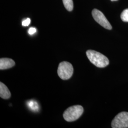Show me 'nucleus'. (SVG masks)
I'll use <instances>...</instances> for the list:
<instances>
[{"label":"nucleus","instance_id":"nucleus-1","mask_svg":"<svg viewBox=\"0 0 128 128\" xmlns=\"http://www.w3.org/2000/svg\"><path fill=\"white\" fill-rule=\"evenodd\" d=\"M88 58L92 64L98 68H104L109 64V60L104 55L92 50H88L86 52Z\"/></svg>","mask_w":128,"mask_h":128},{"label":"nucleus","instance_id":"nucleus-2","mask_svg":"<svg viewBox=\"0 0 128 128\" xmlns=\"http://www.w3.org/2000/svg\"><path fill=\"white\" fill-rule=\"evenodd\" d=\"M84 109L81 105H74L69 107L63 114L64 119L68 122H72L79 119L82 115Z\"/></svg>","mask_w":128,"mask_h":128},{"label":"nucleus","instance_id":"nucleus-3","mask_svg":"<svg viewBox=\"0 0 128 128\" xmlns=\"http://www.w3.org/2000/svg\"><path fill=\"white\" fill-rule=\"evenodd\" d=\"M74 72V68L72 64L68 62L63 61L60 63L58 74L61 79L66 80L71 78Z\"/></svg>","mask_w":128,"mask_h":128},{"label":"nucleus","instance_id":"nucleus-4","mask_svg":"<svg viewBox=\"0 0 128 128\" xmlns=\"http://www.w3.org/2000/svg\"><path fill=\"white\" fill-rule=\"evenodd\" d=\"M113 128H128V112H122L117 115L112 122Z\"/></svg>","mask_w":128,"mask_h":128},{"label":"nucleus","instance_id":"nucleus-5","mask_svg":"<svg viewBox=\"0 0 128 128\" xmlns=\"http://www.w3.org/2000/svg\"><path fill=\"white\" fill-rule=\"evenodd\" d=\"M92 16L94 20L102 27L110 30L112 27L109 21L105 17L103 13L97 9H94L92 11Z\"/></svg>","mask_w":128,"mask_h":128},{"label":"nucleus","instance_id":"nucleus-6","mask_svg":"<svg viewBox=\"0 0 128 128\" xmlns=\"http://www.w3.org/2000/svg\"><path fill=\"white\" fill-rule=\"evenodd\" d=\"M15 64V62L12 59L2 58L0 60V69L4 70L12 68L14 66Z\"/></svg>","mask_w":128,"mask_h":128},{"label":"nucleus","instance_id":"nucleus-7","mask_svg":"<svg viewBox=\"0 0 128 128\" xmlns=\"http://www.w3.org/2000/svg\"><path fill=\"white\" fill-rule=\"evenodd\" d=\"M11 94L9 89L4 83L0 82V96L4 99H8L10 97Z\"/></svg>","mask_w":128,"mask_h":128},{"label":"nucleus","instance_id":"nucleus-8","mask_svg":"<svg viewBox=\"0 0 128 128\" xmlns=\"http://www.w3.org/2000/svg\"><path fill=\"white\" fill-rule=\"evenodd\" d=\"M63 2L65 8L69 12L73 9L74 4L73 0H63Z\"/></svg>","mask_w":128,"mask_h":128},{"label":"nucleus","instance_id":"nucleus-9","mask_svg":"<svg viewBox=\"0 0 128 128\" xmlns=\"http://www.w3.org/2000/svg\"><path fill=\"white\" fill-rule=\"evenodd\" d=\"M28 107L33 111H38L39 110V106L36 101L30 100L28 101L27 103Z\"/></svg>","mask_w":128,"mask_h":128},{"label":"nucleus","instance_id":"nucleus-10","mask_svg":"<svg viewBox=\"0 0 128 128\" xmlns=\"http://www.w3.org/2000/svg\"><path fill=\"white\" fill-rule=\"evenodd\" d=\"M120 18L124 22H128V9L124 10L121 14Z\"/></svg>","mask_w":128,"mask_h":128},{"label":"nucleus","instance_id":"nucleus-11","mask_svg":"<svg viewBox=\"0 0 128 128\" xmlns=\"http://www.w3.org/2000/svg\"><path fill=\"white\" fill-rule=\"evenodd\" d=\"M30 18H27L26 20H24L22 22V25L23 26H28L30 25Z\"/></svg>","mask_w":128,"mask_h":128},{"label":"nucleus","instance_id":"nucleus-12","mask_svg":"<svg viewBox=\"0 0 128 128\" xmlns=\"http://www.w3.org/2000/svg\"><path fill=\"white\" fill-rule=\"evenodd\" d=\"M37 32V30L35 28H30L28 30V33L30 35H32Z\"/></svg>","mask_w":128,"mask_h":128},{"label":"nucleus","instance_id":"nucleus-13","mask_svg":"<svg viewBox=\"0 0 128 128\" xmlns=\"http://www.w3.org/2000/svg\"><path fill=\"white\" fill-rule=\"evenodd\" d=\"M112 0V1H114V0Z\"/></svg>","mask_w":128,"mask_h":128}]
</instances>
